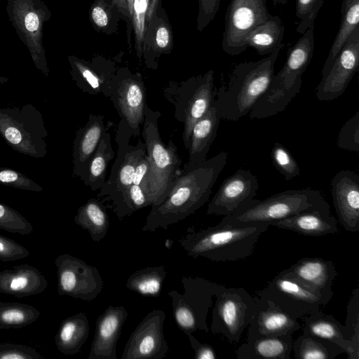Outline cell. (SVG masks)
I'll list each match as a JSON object with an SVG mask.
<instances>
[{
    "instance_id": "cell-48",
    "label": "cell",
    "mask_w": 359,
    "mask_h": 359,
    "mask_svg": "<svg viewBox=\"0 0 359 359\" xmlns=\"http://www.w3.org/2000/svg\"><path fill=\"white\" fill-rule=\"evenodd\" d=\"M35 348L12 343L0 344V359H43Z\"/></svg>"
},
{
    "instance_id": "cell-11",
    "label": "cell",
    "mask_w": 359,
    "mask_h": 359,
    "mask_svg": "<svg viewBox=\"0 0 359 359\" xmlns=\"http://www.w3.org/2000/svg\"><path fill=\"white\" fill-rule=\"evenodd\" d=\"M8 18L21 41L27 47L36 68L45 76L49 74L43 44V27L50 20V10L42 0H7Z\"/></svg>"
},
{
    "instance_id": "cell-26",
    "label": "cell",
    "mask_w": 359,
    "mask_h": 359,
    "mask_svg": "<svg viewBox=\"0 0 359 359\" xmlns=\"http://www.w3.org/2000/svg\"><path fill=\"white\" fill-rule=\"evenodd\" d=\"M303 333L333 342L343 348L350 359L359 358V346L348 339L344 325L320 309L304 318Z\"/></svg>"
},
{
    "instance_id": "cell-2",
    "label": "cell",
    "mask_w": 359,
    "mask_h": 359,
    "mask_svg": "<svg viewBox=\"0 0 359 359\" xmlns=\"http://www.w3.org/2000/svg\"><path fill=\"white\" fill-rule=\"evenodd\" d=\"M269 226L266 223L236 225L220 222L200 230L189 227L178 242L191 257L233 262L251 256L259 237Z\"/></svg>"
},
{
    "instance_id": "cell-20",
    "label": "cell",
    "mask_w": 359,
    "mask_h": 359,
    "mask_svg": "<svg viewBox=\"0 0 359 359\" xmlns=\"http://www.w3.org/2000/svg\"><path fill=\"white\" fill-rule=\"evenodd\" d=\"M70 74L76 86L89 95L102 94L109 98L113 80L118 69L114 61L102 55L90 61L69 55Z\"/></svg>"
},
{
    "instance_id": "cell-34",
    "label": "cell",
    "mask_w": 359,
    "mask_h": 359,
    "mask_svg": "<svg viewBox=\"0 0 359 359\" xmlns=\"http://www.w3.org/2000/svg\"><path fill=\"white\" fill-rule=\"evenodd\" d=\"M107 207L99 199L90 198L80 206L74 216V222L87 231L95 242L102 240L109 228Z\"/></svg>"
},
{
    "instance_id": "cell-30",
    "label": "cell",
    "mask_w": 359,
    "mask_h": 359,
    "mask_svg": "<svg viewBox=\"0 0 359 359\" xmlns=\"http://www.w3.org/2000/svg\"><path fill=\"white\" fill-rule=\"evenodd\" d=\"M221 120L215 101L207 112L194 124L190 137L189 158L186 165L204 162L216 137Z\"/></svg>"
},
{
    "instance_id": "cell-27",
    "label": "cell",
    "mask_w": 359,
    "mask_h": 359,
    "mask_svg": "<svg viewBox=\"0 0 359 359\" xmlns=\"http://www.w3.org/2000/svg\"><path fill=\"white\" fill-rule=\"evenodd\" d=\"M105 128L103 115L90 114L87 123L76 133L72 151L73 175L81 180Z\"/></svg>"
},
{
    "instance_id": "cell-35",
    "label": "cell",
    "mask_w": 359,
    "mask_h": 359,
    "mask_svg": "<svg viewBox=\"0 0 359 359\" xmlns=\"http://www.w3.org/2000/svg\"><path fill=\"white\" fill-rule=\"evenodd\" d=\"M284 31L281 19L270 14L264 22L250 32L247 39V46L261 55H269L282 43Z\"/></svg>"
},
{
    "instance_id": "cell-10",
    "label": "cell",
    "mask_w": 359,
    "mask_h": 359,
    "mask_svg": "<svg viewBox=\"0 0 359 359\" xmlns=\"http://www.w3.org/2000/svg\"><path fill=\"white\" fill-rule=\"evenodd\" d=\"M181 281L182 294L168 292L177 327L185 334L197 330L208 332L207 317L219 284L198 276H183Z\"/></svg>"
},
{
    "instance_id": "cell-25",
    "label": "cell",
    "mask_w": 359,
    "mask_h": 359,
    "mask_svg": "<svg viewBox=\"0 0 359 359\" xmlns=\"http://www.w3.org/2000/svg\"><path fill=\"white\" fill-rule=\"evenodd\" d=\"M307 287L330 297L337 276L334 264L320 257H304L283 271Z\"/></svg>"
},
{
    "instance_id": "cell-5",
    "label": "cell",
    "mask_w": 359,
    "mask_h": 359,
    "mask_svg": "<svg viewBox=\"0 0 359 359\" xmlns=\"http://www.w3.org/2000/svg\"><path fill=\"white\" fill-rule=\"evenodd\" d=\"M144 115L142 134L150 164L144 190L152 206L160 203L169 193L180 173L182 160L173 141L170 139L165 144L161 140L158 126L161 113L146 103Z\"/></svg>"
},
{
    "instance_id": "cell-24",
    "label": "cell",
    "mask_w": 359,
    "mask_h": 359,
    "mask_svg": "<svg viewBox=\"0 0 359 359\" xmlns=\"http://www.w3.org/2000/svg\"><path fill=\"white\" fill-rule=\"evenodd\" d=\"M173 48V32L166 11L162 5L145 31L141 60L148 69H156L162 55H169Z\"/></svg>"
},
{
    "instance_id": "cell-39",
    "label": "cell",
    "mask_w": 359,
    "mask_h": 359,
    "mask_svg": "<svg viewBox=\"0 0 359 359\" xmlns=\"http://www.w3.org/2000/svg\"><path fill=\"white\" fill-rule=\"evenodd\" d=\"M162 5V0H133L132 8V29L136 56L142 57L143 38L150 21Z\"/></svg>"
},
{
    "instance_id": "cell-3",
    "label": "cell",
    "mask_w": 359,
    "mask_h": 359,
    "mask_svg": "<svg viewBox=\"0 0 359 359\" xmlns=\"http://www.w3.org/2000/svg\"><path fill=\"white\" fill-rule=\"evenodd\" d=\"M281 43L268 56L234 67L227 86L217 89L215 104L221 119L237 121L248 114L266 91L274 74Z\"/></svg>"
},
{
    "instance_id": "cell-16",
    "label": "cell",
    "mask_w": 359,
    "mask_h": 359,
    "mask_svg": "<svg viewBox=\"0 0 359 359\" xmlns=\"http://www.w3.org/2000/svg\"><path fill=\"white\" fill-rule=\"evenodd\" d=\"M54 262L59 295L90 302L102 292L104 282L97 267L67 253L58 255Z\"/></svg>"
},
{
    "instance_id": "cell-36",
    "label": "cell",
    "mask_w": 359,
    "mask_h": 359,
    "mask_svg": "<svg viewBox=\"0 0 359 359\" xmlns=\"http://www.w3.org/2000/svg\"><path fill=\"white\" fill-rule=\"evenodd\" d=\"M340 26L324 63L322 76L328 72L349 36L359 27V0H342Z\"/></svg>"
},
{
    "instance_id": "cell-28",
    "label": "cell",
    "mask_w": 359,
    "mask_h": 359,
    "mask_svg": "<svg viewBox=\"0 0 359 359\" xmlns=\"http://www.w3.org/2000/svg\"><path fill=\"white\" fill-rule=\"evenodd\" d=\"M48 282L41 272L28 264L0 271V292L23 298L45 291Z\"/></svg>"
},
{
    "instance_id": "cell-29",
    "label": "cell",
    "mask_w": 359,
    "mask_h": 359,
    "mask_svg": "<svg viewBox=\"0 0 359 359\" xmlns=\"http://www.w3.org/2000/svg\"><path fill=\"white\" fill-rule=\"evenodd\" d=\"M270 226L310 236H322L338 232L336 218L330 211L311 210L272 222Z\"/></svg>"
},
{
    "instance_id": "cell-41",
    "label": "cell",
    "mask_w": 359,
    "mask_h": 359,
    "mask_svg": "<svg viewBox=\"0 0 359 359\" xmlns=\"http://www.w3.org/2000/svg\"><path fill=\"white\" fill-rule=\"evenodd\" d=\"M40 311L32 305L0 302V329L21 328L36 321Z\"/></svg>"
},
{
    "instance_id": "cell-23",
    "label": "cell",
    "mask_w": 359,
    "mask_h": 359,
    "mask_svg": "<svg viewBox=\"0 0 359 359\" xmlns=\"http://www.w3.org/2000/svg\"><path fill=\"white\" fill-rule=\"evenodd\" d=\"M256 309L248 325L247 340L259 337L293 334L302 327L298 319L289 316L271 302L255 297Z\"/></svg>"
},
{
    "instance_id": "cell-49",
    "label": "cell",
    "mask_w": 359,
    "mask_h": 359,
    "mask_svg": "<svg viewBox=\"0 0 359 359\" xmlns=\"http://www.w3.org/2000/svg\"><path fill=\"white\" fill-rule=\"evenodd\" d=\"M29 255V252L23 245L14 240L0 235V260L16 261L25 259Z\"/></svg>"
},
{
    "instance_id": "cell-19",
    "label": "cell",
    "mask_w": 359,
    "mask_h": 359,
    "mask_svg": "<svg viewBox=\"0 0 359 359\" xmlns=\"http://www.w3.org/2000/svg\"><path fill=\"white\" fill-rule=\"evenodd\" d=\"M257 178L250 170L240 169L227 177L208 205L207 215H231L257 195Z\"/></svg>"
},
{
    "instance_id": "cell-15",
    "label": "cell",
    "mask_w": 359,
    "mask_h": 359,
    "mask_svg": "<svg viewBox=\"0 0 359 359\" xmlns=\"http://www.w3.org/2000/svg\"><path fill=\"white\" fill-rule=\"evenodd\" d=\"M109 99L134 137L140 135L146 104V88L142 75L127 67L118 68Z\"/></svg>"
},
{
    "instance_id": "cell-50",
    "label": "cell",
    "mask_w": 359,
    "mask_h": 359,
    "mask_svg": "<svg viewBox=\"0 0 359 359\" xmlns=\"http://www.w3.org/2000/svg\"><path fill=\"white\" fill-rule=\"evenodd\" d=\"M198 13L196 29L203 31L214 19L220 5L221 0H198Z\"/></svg>"
},
{
    "instance_id": "cell-38",
    "label": "cell",
    "mask_w": 359,
    "mask_h": 359,
    "mask_svg": "<svg viewBox=\"0 0 359 359\" xmlns=\"http://www.w3.org/2000/svg\"><path fill=\"white\" fill-rule=\"evenodd\" d=\"M297 359H334L345 351L336 344L303 333L293 341Z\"/></svg>"
},
{
    "instance_id": "cell-14",
    "label": "cell",
    "mask_w": 359,
    "mask_h": 359,
    "mask_svg": "<svg viewBox=\"0 0 359 359\" xmlns=\"http://www.w3.org/2000/svg\"><path fill=\"white\" fill-rule=\"evenodd\" d=\"M266 1L231 0L225 14L222 42L226 53L236 56L247 49V39L250 32L270 15Z\"/></svg>"
},
{
    "instance_id": "cell-55",
    "label": "cell",
    "mask_w": 359,
    "mask_h": 359,
    "mask_svg": "<svg viewBox=\"0 0 359 359\" xmlns=\"http://www.w3.org/2000/svg\"><path fill=\"white\" fill-rule=\"evenodd\" d=\"M0 53H1V46H0ZM8 81V79L6 77L0 76V83H6Z\"/></svg>"
},
{
    "instance_id": "cell-43",
    "label": "cell",
    "mask_w": 359,
    "mask_h": 359,
    "mask_svg": "<svg viewBox=\"0 0 359 359\" xmlns=\"http://www.w3.org/2000/svg\"><path fill=\"white\" fill-rule=\"evenodd\" d=\"M272 163L287 181L297 177L300 169L296 160L283 144L276 142L271 151Z\"/></svg>"
},
{
    "instance_id": "cell-7",
    "label": "cell",
    "mask_w": 359,
    "mask_h": 359,
    "mask_svg": "<svg viewBox=\"0 0 359 359\" xmlns=\"http://www.w3.org/2000/svg\"><path fill=\"white\" fill-rule=\"evenodd\" d=\"M214 70L193 76L182 81H170L163 88L165 98L175 107V118L184 125L182 140L187 149L192 128L215 101Z\"/></svg>"
},
{
    "instance_id": "cell-8",
    "label": "cell",
    "mask_w": 359,
    "mask_h": 359,
    "mask_svg": "<svg viewBox=\"0 0 359 359\" xmlns=\"http://www.w3.org/2000/svg\"><path fill=\"white\" fill-rule=\"evenodd\" d=\"M0 135L20 154L36 158L47 154L48 131L41 113L32 104L0 107Z\"/></svg>"
},
{
    "instance_id": "cell-52",
    "label": "cell",
    "mask_w": 359,
    "mask_h": 359,
    "mask_svg": "<svg viewBox=\"0 0 359 359\" xmlns=\"http://www.w3.org/2000/svg\"><path fill=\"white\" fill-rule=\"evenodd\" d=\"M186 335L194 351V358L215 359L217 358L215 351L212 346L206 343H201L192 335V333H189Z\"/></svg>"
},
{
    "instance_id": "cell-12",
    "label": "cell",
    "mask_w": 359,
    "mask_h": 359,
    "mask_svg": "<svg viewBox=\"0 0 359 359\" xmlns=\"http://www.w3.org/2000/svg\"><path fill=\"white\" fill-rule=\"evenodd\" d=\"M215 297L210 331L222 334L231 343L238 342L255 313V297L243 287L219 284Z\"/></svg>"
},
{
    "instance_id": "cell-6",
    "label": "cell",
    "mask_w": 359,
    "mask_h": 359,
    "mask_svg": "<svg viewBox=\"0 0 359 359\" xmlns=\"http://www.w3.org/2000/svg\"><path fill=\"white\" fill-rule=\"evenodd\" d=\"M311 210L330 211V205L321 191L312 189H290L263 201L253 198L235 213L224 216L220 222L236 225H270L272 222Z\"/></svg>"
},
{
    "instance_id": "cell-46",
    "label": "cell",
    "mask_w": 359,
    "mask_h": 359,
    "mask_svg": "<svg viewBox=\"0 0 359 359\" xmlns=\"http://www.w3.org/2000/svg\"><path fill=\"white\" fill-rule=\"evenodd\" d=\"M0 184L22 190L40 192L43 187L18 170L0 168Z\"/></svg>"
},
{
    "instance_id": "cell-22",
    "label": "cell",
    "mask_w": 359,
    "mask_h": 359,
    "mask_svg": "<svg viewBox=\"0 0 359 359\" xmlns=\"http://www.w3.org/2000/svg\"><path fill=\"white\" fill-rule=\"evenodd\" d=\"M128 313L123 306H109L97 318L88 359H116V344Z\"/></svg>"
},
{
    "instance_id": "cell-18",
    "label": "cell",
    "mask_w": 359,
    "mask_h": 359,
    "mask_svg": "<svg viewBox=\"0 0 359 359\" xmlns=\"http://www.w3.org/2000/svg\"><path fill=\"white\" fill-rule=\"evenodd\" d=\"M359 67V27L351 33L328 72L316 88L320 101H331L341 95Z\"/></svg>"
},
{
    "instance_id": "cell-1",
    "label": "cell",
    "mask_w": 359,
    "mask_h": 359,
    "mask_svg": "<svg viewBox=\"0 0 359 359\" xmlns=\"http://www.w3.org/2000/svg\"><path fill=\"white\" fill-rule=\"evenodd\" d=\"M227 157L226 151H221L201 163L184 165L165 198L151 206L142 230H165L201 208L208 201Z\"/></svg>"
},
{
    "instance_id": "cell-44",
    "label": "cell",
    "mask_w": 359,
    "mask_h": 359,
    "mask_svg": "<svg viewBox=\"0 0 359 359\" xmlns=\"http://www.w3.org/2000/svg\"><path fill=\"white\" fill-rule=\"evenodd\" d=\"M338 148L359 152V111L343 125L337 140Z\"/></svg>"
},
{
    "instance_id": "cell-53",
    "label": "cell",
    "mask_w": 359,
    "mask_h": 359,
    "mask_svg": "<svg viewBox=\"0 0 359 359\" xmlns=\"http://www.w3.org/2000/svg\"><path fill=\"white\" fill-rule=\"evenodd\" d=\"M150 169L147 155L142 156L138 161L133 175V184L140 185L144 189V182Z\"/></svg>"
},
{
    "instance_id": "cell-47",
    "label": "cell",
    "mask_w": 359,
    "mask_h": 359,
    "mask_svg": "<svg viewBox=\"0 0 359 359\" xmlns=\"http://www.w3.org/2000/svg\"><path fill=\"white\" fill-rule=\"evenodd\" d=\"M348 339L359 346V288L355 287L347 306V316L344 325Z\"/></svg>"
},
{
    "instance_id": "cell-45",
    "label": "cell",
    "mask_w": 359,
    "mask_h": 359,
    "mask_svg": "<svg viewBox=\"0 0 359 359\" xmlns=\"http://www.w3.org/2000/svg\"><path fill=\"white\" fill-rule=\"evenodd\" d=\"M325 0H296V16L300 20L297 32L303 34L314 25L316 16Z\"/></svg>"
},
{
    "instance_id": "cell-37",
    "label": "cell",
    "mask_w": 359,
    "mask_h": 359,
    "mask_svg": "<svg viewBox=\"0 0 359 359\" xmlns=\"http://www.w3.org/2000/svg\"><path fill=\"white\" fill-rule=\"evenodd\" d=\"M168 274L164 264L137 270L126 280V288L144 296L158 297Z\"/></svg>"
},
{
    "instance_id": "cell-54",
    "label": "cell",
    "mask_w": 359,
    "mask_h": 359,
    "mask_svg": "<svg viewBox=\"0 0 359 359\" xmlns=\"http://www.w3.org/2000/svg\"><path fill=\"white\" fill-rule=\"evenodd\" d=\"M274 4H285L287 0H272Z\"/></svg>"
},
{
    "instance_id": "cell-42",
    "label": "cell",
    "mask_w": 359,
    "mask_h": 359,
    "mask_svg": "<svg viewBox=\"0 0 359 359\" xmlns=\"http://www.w3.org/2000/svg\"><path fill=\"white\" fill-rule=\"evenodd\" d=\"M0 229L13 233L29 235L32 224L19 212L0 201Z\"/></svg>"
},
{
    "instance_id": "cell-21",
    "label": "cell",
    "mask_w": 359,
    "mask_h": 359,
    "mask_svg": "<svg viewBox=\"0 0 359 359\" xmlns=\"http://www.w3.org/2000/svg\"><path fill=\"white\" fill-rule=\"evenodd\" d=\"M330 190L341 225L348 231H358L359 175L350 170L339 171L331 181Z\"/></svg>"
},
{
    "instance_id": "cell-17",
    "label": "cell",
    "mask_w": 359,
    "mask_h": 359,
    "mask_svg": "<svg viewBox=\"0 0 359 359\" xmlns=\"http://www.w3.org/2000/svg\"><path fill=\"white\" fill-rule=\"evenodd\" d=\"M165 313L153 309L140 322L125 345L121 359H163L169 351L163 333Z\"/></svg>"
},
{
    "instance_id": "cell-4",
    "label": "cell",
    "mask_w": 359,
    "mask_h": 359,
    "mask_svg": "<svg viewBox=\"0 0 359 359\" xmlns=\"http://www.w3.org/2000/svg\"><path fill=\"white\" fill-rule=\"evenodd\" d=\"M314 25L289 50L287 60L263 95L249 112L250 118H264L284 111L302 87V77L314 51Z\"/></svg>"
},
{
    "instance_id": "cell-51",
    "label": "cell",
    "mask_w": 359,
    "mask_h": 359,
    "mask_svg": "<svg viewBox=\"0 0 359 359\" xmlns=\"http://www.w3.org/2000/svg\"><path fill=\"white\" fill-rule=\"evenodd\" d=\"M111 1L119 11L121 20L126 24L127 41L128 46L130 49H131V38L133 33L131 18L133 0H111Z\"/></svg>"
},
{
    "instance_id": "cell-40",
    "label": "cell",
    "mask_w": 359,
    "mask_h": 359,
    "mask_svg": "<svg viewBox=\"0 0 359 359\" xmlns=\"http://www.w3.org/2000/svg\"><path fill=\"white\" fill-rule=\"evenodd\" d=\"M88 18L96 32L107 35L117 32L121 20L111 0H94L90 6Z\"/></svg>"
},
{
    "instance_id": "cell-32",
    "label": "cell",
    "mask_w": 359,
    "mask_h": 359,
    "mask_svg": "<svg viewBox=\"0 0 359 359\" xmlns=\"http://www.w3.org/2000/svg\"><path fill=\"white\" fill-rule=\"evenodd\" d=\"M90 326L84 313L67 317L61 323L55 336L58 351L65 355L78 353L88 338Z\"/></svg>"
},
{
    "instance_id": "cell-9",
    "label": "cell",
    "mask_w": 359,
    "mask_h": 359,
    "mask_svg": "<svg viewBox=\"0 0 359 359\" xmlns=\"http://www.w3.org/2000/svg\"><path fill=\"white\" fill-rule=\"evenodd\" d=\"M132 136L126 123L120 120L115 137L118 144L116 158L109 178L97 195L98 199L103 203H106V207L111 209L119 219L126 191L133 184L135 167L147 154L145 144L140 140L136 145L129 144Z\"/></svg>"
},
{
    "instance_id": "cell-31",
    "label": "cell",
    "mask_w": 359,
    "mask_h": 359,
    "mask_svg": "<svg viewBox=\"0 0 359 359\" xmlns=\"http://www.w3.org/2000/svg\"><path fill=\"white\" fill-rule=\"evenodd\" d=\"M292 334L264 336L247 340L236 351L238 359H290Z\"/></svg>"
},
{
    "instance_id": "cell-33",
    "label": "cell",
    "mask_w": 359,
    "mask_h": 359,
    "mask_svg": "<svg viewBox=\"0 0 359 359\" xmlns=\"http://www.w3.org/2000/svg\"><path fill=\"white\" fill-rule=\"evenodd\" d=\"M111 122L108 121L98 146L94 152L81 181L91 190H100L106 181L107 168L109 162L114 158L109 128Z\"/></svg>"
},
{
    "instance_id": "cell-13",
    "label": "cell",
    "mask_w": 359,
    "mask_h": 359,
    "mask_svg": "<svg viewBox=\"0 0 359 359\" xmlns=\"http://www.w3.org/2000/svg\"><path fill=\"white\" fill-rule=\"evenodd\" d=\"M257 297L271 302L296 319L320 309L332 297L307 287L283 271L258 291Z\"/></svg>"
}]
</instances>
